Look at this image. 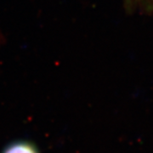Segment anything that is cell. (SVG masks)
<instances>
[{"label":"cell","instance_id":"3957f363","mask_svg":"<svg viewBox=\"0 0 153 153\" xmlns=\"http://www.w3.org/2000/svg\"><path fill=\"white\" fill-rule=\"evenodd\" d=\"M124 1H125L126 3H128L127 4H128V5L130 6L132 4V1H133V0H124Z\"/></svg>","mask_w":153,"mask_h":153},{"label":"cell","instance_id":"6da1fadb","mask_svg":"<svg viewBox=\"0 0 153 153\" xmlns=\"http://www.w3.org/2000/svg\"><path fill=\"white\" fill-rule=\"evenodd\" d=\"M2 153H38V151L33 143L18 140L7 146Z\"/></svg>","mask_w":153,"mask_h":153},{"label":"cell","instance_id":"7a4b0ae2","mask_svg":"<svg viewBox=\"0 0 153 153\" xmlns=\"http://www.w3.org/2000/svg\"><path fill=\"white\" fill-rule=\"evenodd\" d=\"M141 1L145 5L148 6L150 8H153V0H141Z\"/></svg>","mask_w":153,"mask_h":153}]
</instances>
